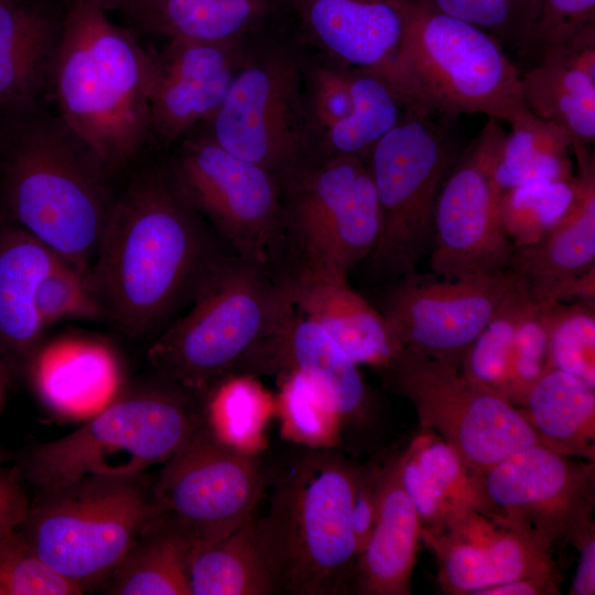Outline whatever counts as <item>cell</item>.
<instances>
[{
    "mask_svg": "<svg viewBox=\"0 0 595 595\" xmlns=\"http://www.w3.org/2000/svg\"><path fill=\"white\" fill-rule=\"evenodd\" d=\"M221 252L166 166L149 167L117 194L86 281L104 317L127 336L144 337L191 301Z\"/></svg>",
    "mask_w": 595,
    "mask_h": 595,
    "instance_id": "obj_1",
    "label": "cell"
},
{
    "mask_svg": "<svg viewBox=\"0 0 595 595\" xmlns=\"http://www.w3.org/2000/svg\"><path fill=\"white\" fill-rule=\"evenodd\" d=\"M0 174L14 225L86 275L115 206L112 174L43 104L0 116Z\"/></svg>",
    "mask_w": 595,
    "mask_h": 595,
    "instance_id": "obj_2",
    "label": "cell"
},
{
    "mask_svg": "<svg viewBox=\"0 0 595 595\" xmlns=\"http://www.w3.org/2000/svg\"><path fill=\"white\" fill-rule=\"evenodd\" d=\"M268 461L270 504L257 524L275 594L351 593L360 467L328 446H289Z\"/></svg>",
    "mask_w": 595,
    "mask_h": 595,
    "instance_id": "obj_3",
    "label": "cell"
},
{
    "mask_svg": "<svg viewBox=\"0 0 595 595\" xmlns=\"http://www.w3.org/2000/svg\"><path fill=\"white\" fill-rule=\"evenodd\" d=\"M106 10L66 7L51 94L58 116L112 174L151 137L154 53Z\"/></svg>",
    "mask_w": 595,
    "mask_h": 595,
    "instance_id": "obj_4",
    "label": "cell"
},
{
    "mask_svg": "<svg viewBox=\"0 0 595 595\" xmlns=\"http://www.w3.org/2000/svg\"><path fill=\"white\" fill-rule=\"evenodd\" d=\"M190 302L188 312L152 342L147 358L154 375L199 397L231 375L292 307L282 277L234 252L215 258Z\"/></svg>",
    "mask_w": 595,
    "mask_h": 595,
    "instance_id": "obj_5",
    "label": "cell"
},
{
    "mask_svg": "<svg viewBox=\"0 0 595 595\" xmlns=\"http://www.w3.org/2000/svg\"><path fill=\"white\" fill-rule=\"evenodd\" d=\"M207 424L203 397L154 375L71 433L33 447L25 476L37 491L89 474L142 473L162 465Z\"/></svg>",
    "mask_w": 595,
    "mask_h": 595,
    "instance_id": "obj_6",
    "label": "cell"
},
{
    "mask_svg": "<svg viewBox=\"0 0 595 595\" xmlns=\"http://www.w3.org/2000/svg\"><path fill=\"white\" fill-rule=\"evenodd\" d=\"M391 84L404 106L432 113H483L508 122L527 108L520 73L502 45L421 0H408Z\"/></svg>",
    "mask_w": 595,
    "mask_h": 595,
    "instance_id": "obj_7",
    "label": "cell"
},
{
    "mask_svg": "<svg viewBox=\"0 0 595 595\" xmlns=\"http://www.w3.org/2000/svg\"><path fill=\"white\" fill-rule=\"evenodd\" d=\"M158 515L145 472L89 474L37 490L18 530L45 563L85 591L106 581Z\"/></svg>",
    "mask_w": 595,
    "mask_h": 595,
    "instance_id": "obj_8",
    "label": "cell"
},
{
    "mask_svg": "<svg viewBox=\"0 0 595 595\" xmlns=\"http://www.w3.org/2000/svg\"><path fill=\"white\" fill-rule=\"evenodd\" d=\"M434 115L404 106L367 160L381 212L380 235L367 259L370 271L388 282L416 271L430 252L436 198L456 159Z\"/></svg>",
    "mask_w": 595,
    "mask_h": 595,
    "instance_id": "obj_9",
    "label": "cell"
},
{
    "mask_svg": "<svg viewBox=\"0 0 595 595\" xmlns=\"http://www.w3.org/2000/svg\"><path fill=\"white\" fill-rule=\"evenodd\" d=\"M286 242L295 269L347 280L375 249L381 212L366 161L309 156L280 181Z\"/></svg>",
    "mask_w": 595,
    "mask_h": 595,
    "instance_id": "obj_10",
    "label": "cell"
},
{
    "mask_svg": "<svg viewBox=\"0 0 595 595\" xmlns=\"http://www.w3.org/2000/svg\"><path fill=\"white\" fill-rule=\"evenodd\" d=\"M256 34V33H255ZM249 36L230 88L205 131L230 153L280 181L310 156L305 61L277 40Z\"/></svg>",
    "mask_w": 595,
    "mask_h": 595,
    "instance_id": "obj_11",
    "label": "cell"
},
{
    "mask_svg": "<svg viewBox=\"0 0 595 595\" xmlns=\"http://www.w3.org/2000/svg\"><path fill=\"white\" fill-rule=\"evenodd\" d=\"M380 372L412 403L422 428L444 440L473 472L540 443L521 409L470 377L461 363L401 350Z\"/></svg>",
    "mask_w": 595,
    "mask_h": 595,
    "instance_id": "obj_12",
    "label": "cell"
},
{
    "mask_svg": "<svg viewBox=\"0 0 595 595\" xmlns=\"http://www.w3.org/2000/svg\"><path fill=\"white\" fill-rule=\"evenodd\" d=\"M187 204L231 252L272 269L286 242L281 188L266 169L190 134L165 165Z\"/></svg>",
    "mask_w": 595,
    "mask_h": 595,
    "instance_id": "obj_13",
    "label": "cell"
},
{
    "mask_svg": "<svg viewBox=\"0 0 595 595\" xmlns=\"http://www.w3.org/2000/svg\"><path fill=\"white\" fill-rule=\"evenodd\" d=\"M269 476L268 457L231 445L207 424L153 477L159 517L181 533L193 552L256 515Z\"/></svg>",
    "mask_w": 595,
    "mask_h": 595,
    "instance_id": "obj_14",
    "label": "cell"
},
{
    "mask_svg": "<svg viewBox=\"0 0 595 595\" xmlns=\"http://www.w3.org/2000/svg\"><path fill=\"white\" fill-rule=\"evenodd\" d=\"M507 131L488 120L455 159L440 188L430 255L432 272L457 279L508 269L513 246L498 210L496 171Z\"/></svg>",
    "mask_w": 595,
    "mask_h": 595,
    "instance_id": "obj_15",
    "label": "cell"
},
{
    "mask_svg": "<svg viewBox=\"0 0 595 595\" xmlns=\"http://www.w3.org/2000/svg\"><path fill=\"white\" fill-rule=\"evenodd\" d=\"M517 279L509 269L457 279L414 271L388 282L379 311L402 350L462 363Z\"/></svg>",
    "mask_w": 595,
    "mask_h": 595,
    "instance_id": "obj_16",
    "label": "cell"
},
{
    "mask_svg": "<svg viewBox=\"0 0 595 595\" xmlns=\"http://www.w3.org/2000/svg\"><path fill=\"white\" fill-rule=\"evenodd\" d=\"M474 478L479 509L524 523L553 543L593 522L594 461L538 443L474 472Z\"/></svg>",
    "mask_w": 595,
    "mask_h": 595,
    "instance_id": "obj_17",
    "label": "cell"
},
{
    "mask_svg": "<svg viewBox=\"0 0 595 595\" xmlns=\"http://www.w3.org/2000/svg\"><path fill=\"white\" fill-rule=\"evenodd\" d=\"M421 539L434 555L445 594L480 591L526 577L561 580L553 545L529 526L479 508L466 509Z\"/></svg>",
    "mask_w": 595,
    "mask_h": 595,
    "instance_id": "obj_18",
    "label": "cell"
},
{
    "mask_svg": "<svg viewBox=\"0 0 595 595\" xmlns=\"http://www.w3.org/2000/svg\"><path fill=\"white\" fill-rule=\"evenodd\" d=\"M247 40L171 39L163 51L154 53L151 137L167 143L181 141L213 118L230 88Z\"/></svg>",
    "mask_w": 595,
    "mask_h": 595,
    "instance_id": "obj_19",
    "label": "cell"
},
{
    "mask_svg": "<svg viewBox=\"0 0 595 595\" xmlns=\"http://www.w3.org/2000/svg\"><path fill=\"white\" fill-rule=\"evenodd\" d=\"M290 372L302 375L317 389L340 424L366 416L370 397L358 365L293 304L242 356L231 375L280 377Z\"/></svg>",
    "mask_w": 595,
    "mask_h": 595,
    "instance_id": "obj_20",
    "label": "cell"
},
{
    "mask_svg": "<svg viewBox=\"0 0 595 595\" xmlns=\"http://www.w3.org/2000/svg\"><path fill=\"white\" fill-rule=\"evenodd\" d=\"M301 26L325 57L391 83L408 0H291Z\"/></svg>",
    "mask_w": 595,
    "mask_h": 595,
    "instance_id": "obj_21",
    "label": "cell"
},
{
    "mask_svg": "<svg viewBox=\"0 0 595 595\" xmlns=\"http://www.w3.org/2000/svg\"><path fill=\"white\" fill-rule=\"evenodd\" d=\"M64 14L45 0H0V116L32 110L51 91Z\"/></svg>",
    "mask_w": 595,
    "mask_h": 595,
    "instance_id": "obj_22",
    "label": "cell"
},
{
    "mask_svg": "<svg viewBox=\"0 0 595 595\" xmlns=\"http://www.w3.org/2000/svg\"><path fill=\"white\" fill-rule=\"evenodd\" d=\"M282 278L294 309L318 325L356 365L380 370L401 353L386 317L347 280L304 269Z\"/></svg>",
    "mask_w": 595,
    "mask_h": 595,
    "instance_id": "obj_23",
    "label": "cell"
},
{
    "mask_svg": "<svg viewBox=\"0 0 595 595\" xmlns=\"http://www.w3.org/2000/svg\"><path fill=\"white\" fill-rule=\"evenodd\" d=\"M403 454L378 469L376 517L357 558L351 593L408 595L422 536L420 516L402 482Z\"/></svg>",
    "mask_w": 595,
    "mask_h": 595,
    "instance_id": "obj_24",
    "label": "cell"
},
{
    "mask_svg": "<svg viewBox=\"0 0 595 595\" xmlns=\"http://www.w3.org/2000/svg\"><path fill=\"white\" fill-rule=\"evenodd\" d=\"M32 381L51 411L76 420L97 414L121 392V370L113 351L83 337L45 345L33 360Z\"/></svg>",
    "mask_w": 595,
    "mask_h": 595,
    "instance_id": "obj_25",
    "label": "cell"
},
{
    "mask_svg": "<svg viewBox=\"0 0 595 595\" xmlns=\"http://www.w3.org/2000/svg\"><path fill=\"white\" fill-rule=\"evenodd\" d=\"M577 164L573 199L537 242L513 248L508 269L531 280L574 277L595 268V164L586 143L575 141Z\"/></svg>",
    "mask_w": 595,
    "mask_h": 595,
    "instance_id": "obj_26",
    "label": "cell"
},
{
    "mask_svg": "<svg viewBox=\"0 0 595 595\" xmlns=\"http://www.w3.org/2000/svg\"><path fill=\"white\" fill-rule=\"evenodd\" d=\"M64 261L18 226L0 230V346L25 355L44 328L35 306L43 277Z\"/></svg>",
    "mask_w": 595,
    "mask_h": 595,
    "instance_id": "obj_27",
    "label": "cell"
},
{
    "mask_svg": "<svg viewBox=\"0 0 595 595\" xmlns=\"http://www.w3.org/2000/svg\"><path fill=\"white\" fill-rule=\"evenodd\" d=\"M423 430L402 452V482L422 529L436 530L479 502L474 472L437 434Z\"/></svg>",
    "mask_w": 595,
    "mask_h": 595,
    "instance_id": "obj_28",
    "label": "cell"
},
{
    "mask_svg": "<svg viewBox=\"0 0 595 595\" xmlns=\"http://www.w3.org/2000/svg\"><path fill=\"white\" fill-rule=\"evenodd\" d=\"M594 390L574 375L548 368L520 408L540 444L564 455L595 461Z\"/></svg>",
    "mask_w": 595,
    "mask_h": 595,
    "instance_id": "obj_29",
    "label": "cell"
},
{
    "mask_svg": "<svg viewBox=\"0 0 595 595\" xmlns=\"http://www.w3.org/2000/svg\"><path fill=\"white\" fill-rule=\"evenodd\" d=\"M278 4V0H143L129 17L169 40L240 42L260 31Z\"/></svg>",
    "mask_w": 595,
    "mask_h": 595,
    "instance_id": "obj_30",
    "label": "cell"
},
{
    "mask_svg": "<svg viewBox=\"0 0 595 595\" xmlns=\"http://www.w3.org/2000/svg\"><path fill=\"white\" fill-rule=\"evenodd\" d=\"M526 107L537 117L559 126L574 141L595 139V78L573 64L561 47L541 54L520 75Z\"/></svg>",
    "mask_w": 595,
    "mask_h": 595,
    "instance_id": "obj_31",
    "label": "cell"
},
{
    "mask_svg": "<svg viewBox=\"0 0 595 595\" xmlns=\"http://www.w3.org/2000/svg\"><path fill=\"white\" fill-rule=\"evenodd\" d=\"M253 515L223 539L192 552V595H275Z\"/></svg>",
    "mask_w": 595,
    "mask_h": 595,
    "instance_id": "obj_32",
    "label": "cell"
},
{
    "mask_svg": "<svg viewBox=\"0 0 595 595\" xmlns=\"http://www.w3.org/2000/svg\"><path fill=\"white\" fill-rule=\"evenodd\" d=\"M192 547L156 516L110 572L107 593L113 595H192L188 564Z\"/></svg>",
    "mask_w": 595,
    "mask_h": 595,
    "instance_id": "obj_33",
    "label": "cell"
},
{
    "mask_svg": "<svg viewBox=\"0 0 595 595\" xmlns=\"http://www.w3.org/2000/svg\"><path fill=\"white\" fill-rule=\"evenodd\" d=\"M496 181L501 192L536 181L571 178L574 176L570 150L573 138L567 131L548 122L528 108L509 121Z\"/></svg>",
    "mask_w": 595,
    "mask_h": 595,
    "instance_id": "obj_34",
    "label": "cell"
},
{
    "mask_svg": "<svg viewBox=\"0 0 595 595\" xmlns=\"http://www.w3.org/2000/svg\"><path fill=\"white\" fill-rule=\"evenodd\" d=\"M354 107L333 127L310 156H356L367 162L374 147L399 121L404 104L385 77L353 69Z\"/></svg>",
    "mask_w": 595,
    "mask_h": 595,
    "instance_id": "obj_35",
    "label": "cell"
},
{
    "mask_svg": "<svg viewBox=\"0 0 595 595\" xmlns=\"http://www.w3.org/2000/svg\"><path fill=\"white\" fill-rule=\"evenodd\" d=\"M571 178L530 181L500 193L499 219L513 248L540 240L560 219L575 192Z\"/></svg>",
    "mask_w": 595,
    "mask_h": 595,
    "instance_id": "obj_36",
    "label": "cell"
},
{
    "mask_svg": "<svg viewBox=\"0 0 595 595\" xmlns=\"http://www.w3.org/2000/svg\"><path fill=\"white\" fill-rule=\"evenodd\" d=\"M542 315L549 335V368L574 375L595 388L594 300L542 304Z\"/></svg>",
    "mask_w": 595,
    "mask_h": 595,
    "instance_id": "obj_37",
    "label": "cell"
},
{
    "mask_svg": "<svg viewBox=\"0 0 595 595\" xmlns=\"http://www.w3.org/2000/svg\"><path fill=\"white\" fill-rule=\"evenodd\" d=\"M528 296L526 280L518 277L501 306L467 349L461 363L470 377L505 398L516 322Z\"/></svg>",
    "mask_w": 595,
    "mask_h": 595,
    "instance_id": "obj_38",
    "label": "cell"
},
{
    "mask_svg": "<svg viewBox=\"0 0 595 595\" xmlns=\"http://www.w3.org/2000/svg\"><path fill=\"white\" fill-rule=\"evenodd\" d=\"M353 69L327 57L304 66V108L310 155L354 107Z\"/></svg>",
    "mask_w": 595,
    "mask_h": 595,
    "instance_id": "obj_39",
    "label": "cell"
},
{
    "mask_svg": "<svg viewBox=\"0 0 595 595\" xmlns=\"http://www.w3.org/2000/svg\"><path fill=\"white\" fill-rule=\"evenodd\" d=\"M447 15L470 23L519 53L528 41L537 0H421Z\"/></svg>",
    "mask_w": 595,
    "mask_h": 595,
    "instance_id": "obj_40",
    "label": "cell"
},
{
    "mask_svg": "<svg viewBox=\"0 0 595 595\" xmlns=\"http://www.w3.org/2000/svg\"><path fill=\"white\" fill-rule=\"evenodd\" d=\"M83 588L45 563L19 530L0 540V595H77Z\"/></svg>",
    "mask_w": 595,
    "mask_h": 595,
    "instance_id": "obj_41",
    "label": "cell"
},
{
    "mask_svg": "<svg viewBox=\"0 0 595 595\" xmlns=\"http://www.w3.org/2000/svg\"><path fill=\"white\" fill-rule=\"evenodd\" d=\"M548 368L549 335L542 304L534 301L529 292L516 322L507 399L521 408L530 388Z\"/></svg>",
    "mask_w": 595,
    "mask_h": 595,
    "instance_id": "obj_42",
    "label": "cell"
},
{
    "mask_svg": "<svg viewBox=\"0 0 595 595\" xmlns=\"http://www.w3.org/2000/svg\"><path fill=\"white\" fill-rule=\"evenodd\" d=\"M35 306L44 327L65 318H104L86 275L66 261L58 262L43 277L36 290Z\"/></svg>",
    "mask_w": 595,
    "mask_h": 595,
    "instance_id": "obj_43",
    "label": "cell"
},
{
    "mask_svg": "<svg viewBox=\"0 0 595 595\" xmlns=\"http://www.w3.org/2000/svg\"><path fill=\"white\" fill-rule=\"evenodd\" d=\"M592 23L595 0H537L534 21L521 55L537 60Z\"/></svg>",
    "mask_w": 595,
    "mask_h": 595,
    "instance_id": "obj_44",
    "label": "cell"
},
{
    "mask_svg": "<svg viewBox=\"0 0 595 595\" xmlns=\"http://www.w3.org/2000/svg\"><path fill=\"white\" fill-rule=\"evenodd\" d=\"M580 552L578 565L573 577L571 595H593L595 593V529L589 523L570 540Z\"/></svg>",
    "mask_w": 595,
    "mask_h": 595,
    "instance_id": "obj_45",
    "label": "cell"
},
{
    "mask_svg": "<svg viewBox=\"0 0 595 595\" xmlns=\"http://www.w3.org/2000/svg\"><path fill=\"white\" fill-rule=\"evenodd\" d=\"M559 585V578L526 577L487 587L477 595H554L560 594Z\"/></svg>",
    "mask_w": 595,
    "mask_h": 595,
    "instance_id": "obj_46",
    "label": "cell"
},
{
    "mask_svg": "<svg viewBox=\"0 0 595 595\" xmlns=\"http://www.w3.org/2000/svg\"><path fill=\"white\" fill-rule=\"evenodd\" d=\"M31 500L26 493L0 504V540L15 532L26 517Z\"/></svg>",
    "mask_w": 595,
    "mask_h": 595,
    "instance_id": "obj_47",
    "label": "cell"
},
{
    "mask_svg": "<svg viewBox=\"0 0 595 595\" xmlns=\"http://www.w3.org/2000/svg\"><path fill=\"white\" fill-rule=\"evenodd\" d=\"M65 7H68L78 2L93 3L107 12L121 11L126 14H130L143 0H63Z\"/></svg>",
    "mask_w": 595,
    "mask_h": 595,
    "instance_id": "obj_48",
    "label": "cell"
}]
</instances>
